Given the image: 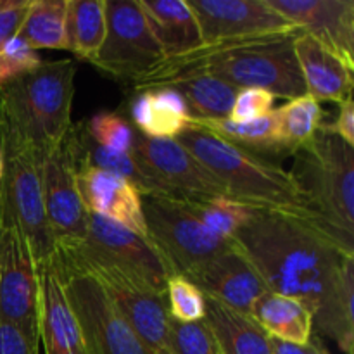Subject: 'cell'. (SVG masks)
I'll return each mask as SVG.
<instances>
[{
    "instance_id": "ac0fdd59",
    "label": "cell",
    "mask_w": 354,
    "mask_h": 354,
    "mask_svg": "<svg viewBox=\"0 0 354 354\" xmlns=\"http://www.w3.org/2000/svg\"><path fill=\"white\" fill-rule=\"evenodd\" d=\"M78 190L88 213L124 225L149 239L142 196L130 182L99 168L80 165Z\"/></svg>"
},
{
    "instance_id": "83f0119b",
    "label": "cell",
    "mask_w": 354,
    "mask_h": 354,
    "mask_svg": "<svg viewBox=\"0 0 354 354\" xmlns=\"http://www.w3.org/2000/svg\"><path fill=\"white\" fill-rule=\"evenodd\" d=\"M66 17L68 0H30L26 16L17 35L24 38L35 50H68Z\"/></svg>"
},
{
    "instance_id": "30bf717a",
    "label": "cell",
    "mask_w": 354,
    "mask_h": 354,
    "mask_svg": "<svg viewBox=\"0 0 354 354\" xmlns=\"http://www.w3.org/2000/svg\"><path fill=\"white\" fill-rule=\"evenodd\" d=\"M3 176L0 182V216L10 221L26 237L38 266L50 261L54 241L45 214L41 173L30 154L2 149Z\"/></svg>"
},
{
    "instance_id": "f1b7e54d",
    "label": "cell",
    "mask_w": 354,
    "mask_h": 354,
    "mask_svg": "<svg viewBox=\"0 0 354 354\" xmlns=\"http://www.w3.org/2000/svg\"><path fill=\"white\" fill-rule=\"evenodd\" d=\"M277 116L282 151L290 154H296L297 151L310 145L324 124V111L320 102L308 93L289 100L286 106L277 109Z\"/></svg>"
},
{
    "instance_id": "7402d4cb",
    "label": "cell",
    "mask_w": 354,
    "mask_h": 354,
    "mask_svg": "<svg viewBox=\"0 0 354 354\" xmlns=\"http://www.w3.org/2000/svg\"><path fill=\"white\" fill-rule=\"evenodd\" d=\"M130 116L138 133L147 138H178L192 124L189 109L171 86L142 90L130 106Z\"/></svg>"
},
{
    "instance_id": "d590c367",
    "label": "cell",
    "mask_w": 354,
    "mask_h": 354,
    "mask_svg": "<svg viewBox=\"0 0 354 354\" xmlns=\"http://www.w3.org/2000/svg\"><path fill=\"white\" fill-rule=\"evenodd\" d=\"M277 97L261 88H242L237 92L230 111L232 121H251L273 111Z\"/></svg>"
},
{
    "instance_id": "8fae6325",
    "label": "cell",
    "mask_w": 354,
    "mask_h": 354,
    "mask_svg": "<svg viewBox=\"0 0 354 354\" xmlns=\"http://www.w3.org/2000/svg\"><path fill=\"white\" fill-rule=\"evenodd\" d=\"M64 249L121 270L165 296L168 280L173 277L168 263L151 239L99 214L90 213L85 241Z\"/></svg>"
},
{
    "instance_id": "ab89813d",
    "label": "cell",
    "mask_w": 354,
    "mask_h": 354,
    "mask_svg": "<svg viewBox=\"0 0 354 354\" xmlns=\"http://www.w3.org/2000/svg\"><path fill=\"white\" fill-rule=\"evenodd\" d=\"M270 346H272L273 354H318L322 349L320 342L315 341H311L310 344L306 346H296L273 337H270Z\"/></svg>"
},
{
    "instance_id": "603a6c76",
    "label": "cell",
    "mask_w": 354,
    "mask_h": 354,
    "mask_svg": "<svg viewBox=\"0 0 354 354\" xmlns=\"http://www.w3.org/2000/svg\"><path fill=\"white\" fill-rule=\"evenodd\" d=\"M251 318L268 337L306 346L313 341V313L299 299L268 290L252 308Z\"/></svg>"
},
{
    "instance_id": "2e32d148",
    "label": "cell",
    "mask_w": 354,
    "mask_h": 354,
    "mask_svg": "<svg viewBox=\"0 0 354 354\" xmlns=\"http://www.w3.org/2000/svg\"><path fill=\"white\" fill-rule=\"evenodd\" d=\"M187 280L196 283L207 299L245 317H251L259 297L268 292L266 283L237 244L211 259Z\"/></svg>"
},
{
    "instance_id": "e0dca14e",
    "label": "cell",
    "mask_w": 354,
    "mask_h": 354,
    "mask_svg": "<svg viewBox=\"0 0 354 354\" xmlns=\"http://www.w3.org/2000/svg\"><path fill=\"white\" fill-rule=\"evenodd\" d=\"M272 9L354 68V0H266Z\"/></svg>"
},
{
    "instance_id": "60d3db41",
    "label": "cell",
    "mask_w": 354,
    "mask_h": 354,
    "mask_svg": "<svg viewBox=\"0 0 354 354\" xmlns=\"http://www.w3.org/2000/svg\"><path fill=\"white\" fill-rule=\"evenodd\" d=\"M10 78H12V75H10V73L7 71V69L3 68L2 64H0V86H2L3 83H6L7 80H10Z\"/></svg>"
},
{
    "instance_id": "b9f144b4",
    "label": "cell",
    "mask_w": 354,
    "mask_h": 354,
    "mask_svg": "<svg viewBox=\"0 0 354 354\" xmlns=\"http://www.w3.org/2000/svg\"><path fill=\"white\" fill-rule=\"evenodd\" d=\"M2 176H3V154H2V149H0V182H2Z\"/></svg>"
},
{
    "instance_id": "cb8c5ba5",
    "label": "cell",
    "mask_w": 354,
    "mask_h": 354,
    "mask_svg": "<svg viewBox=\"0 0 354 354\" xmlns=\"http://www.w3.org/2000/svg\"><path fill=\"white\" fill-rule=\"evenodd\" d=\"M354 258L346 259L334 289L317 313L313 330L327 335L346 354L354 349Z\"/></svg>"
},
{
    "instance_id": "8992f818",
    "label": "cell",
    "mask_w": 354,
    "mask_h": 354,
    "mask_svg": "<svg viewBox=\"0 0 354 354\" xmlns=\"http://www.w3.org/2000/svg\"><path fill=\"white\" fill-rule=\"evenodd\" d=\"M50 265L61 277L88 354H151L88 272L59 252Z\"/></svg>"
},
{
    "instance_id": "9a60e30c",
    "label": "cell",
    "mask_w": 354,
    "mask_h": 354,
    "mask_svg": "<svg viewBox=\"0 0 354 354\" xmlns=\"http://www.w3.org/2000/svg\"><path fill=\"white\" fill-rule=\"evenodd\" d=\"M203 47L299 31L266 0H187Z\"/></svg>"
},
{
    "instance_id": "f6af8a7d",
    "label": "cell",
    "mask_w": 354,
    "mask_h": 354,
    "mask_svg": "<svg viewBox=\"0 0 354 354\" xmlns=\"http://www.w3.org/2000/svg\"><path fill=\"white\" fill-rule=\"evenodd\" d=\"M318 354H328V353H327V351H325V349H324V348H322V349H320V353H318Z\"/></svg>"
},
{
    "instance_id": "277c9868",
    "label": "cell",
    "mask_w": 354,
    "mask_h": 354,
    "mask_svg": "<svg viewBox=\"0 0 354 354\" xmlns=\"http://www.w3.org/2000/svg\"><path fill=\"white\" fill-rule=\"evenodd\" d=\"M176 140L192 152L225 187L228 199L259 211H277L318 223L303 192L287 169L272 165L192 123Z\"/></svg>"
},
{
    "instance_id": "d6a6232c",
    "label": "cell",
    "mask_w": 354,
    "mask_h": 354,
    "mask_svg": "<svg viewBox=\"0 0 354 354\" xmlns=\"http://www.w3.org/2000/svg\"><path fill=\"white\" fill-rule=\"evenodd\" d=\"M166 303L171 320L182 324L206 320V296L185 277L173 275L166 286Z\"/></svg>"
},
{
    "instance_id": "7c38bea8",
    "label": "cell",
    "mask_w": 354,
    "mask_h": 354,
    "mask_svg": "<svg viewBox=\"0 0 354 354\" xmlns=\"http://www.w3.org/2000/svg\"><path fill=\"white\" fill-rule=\"evenodd\" d=\"M78 166L75 131L71 127L62 144L40 166L45 214L54 251L82 244L88 230L90 213L80 197Z\"/></svg>"
},
{
    "instance_id": "5bb4252c",
    "label": "cell",
    "mask_w": 354,
    "mask_h": 354,
    "mask_svg": "<svg viewBox=\"0 0 354 354\" xmlns=\"http://www.w3.org/2000/svg\"><path fill=\"white\" fill-rule=\"evenodd\" d=\"M2 220V216H0ZM40 266L26 237L10 221L2 220L0 242V318L38 339Z\"/></svg>"
},
{
    "instance_id": "f35d334b",
    "label": "cell",
    "mask_w": 354,
    "mask_h": 354,
    "mask_svg": "<svg viewBox=\"0 0 354 354\" xmlns=\"http://www.w3.org/2000/svg\"><path fill=\"white\" fill-rule=\"evenodd\" d=\"M320 131L328 135H335L346 142L348 145L354 147V102L353 99L344 100L339 104V113L332 123L322 124Z\"/></svg>"
},
{
    "instance_id": "e575fe53",
    "label": "cell",
    "mask_w": 354,
    "mask_h": 354,
    "mask_svg": "<svg viewBox=\"0 0 354 354\" xmlns=\"http://www.w3.org/2000/svg\"><path fill=\"white\" fill-rule=\"evenodd\" d=\"M41 62L44 61L38 55V50L30 47V44L19 35L0 45V64L12 75V78L17 75L33 71Z\"/></svg>"
},
{
    "instance_id": "52a82bcc",
    "label": "cell",
    "mask_w": 354,
    "mask_h": 354,
    "mask_svg": "<svg viewBox=\"0 0 354 354\" xmlns=\"http://www.w3.org/2000/svg\"><path fill=\"white\" fill-rule=\"evenodd\" d=\"M147 234L173 275L190 279L204 265L235 244L207 230L199 218L175 197H142Z\"/></svg>"
},
{
    "instance_id": "9c48e42d",
    "label": "cell",
    "mask_w": 354,
    "mask_h": 354,
    "mask_svg": "<svg viewBox=\"0 0 354 354\" xmlns=\"http://www.w3.org/2000/svg\"><path fill=\"white\" fill-rule=\"evenodd\" d=\"M97 280L124 320L151 354L168 351L169 313L165 294H159L121 270L85 258L71 249H55Z\"/></svg>"
},
{
    "instance_id": "836d02e7",
    "label": "cell",
    "mask_w": 354,
    "mask_h": 354,
    "mask_svg": "<svg viewBox=\"0 0 354 354\" xmlns=\"http://www.w3.org/2000/svg\"><path fill=\"white\" fill-rule=\"evenodd\" d=\"M169 354H221L216 337L206 320L182 324L169 318Z\"/></svg>"
},
{
    "instance_id": "484cf974",
    "label": "cell",
    "mask_w": 354,
    "mask_h": 354,
    "mask_svg": "<svg viewBox=\"0 0 354 354\" xmlns=\"http://www.w3.org/2000/svg\"><path fill=\"white\" fill-rule=\"evenodd\" d=\"M171 86L183 97L192 123L223 120L230 116L239 90L209 75H190L171 80Z\"/></svg>"
},
{
    "instance_id": "6da1fadb",
    "label": "cell",
    "mask_w": 354,
    "mask_h": 354,
    "mask_svg": "<svg viewBox=\"0 0 354 354\" xmlns=\"http://www.w3.org/2000/svg\"><path fill=\"white\" fill-rule=\"evenodd\" d=\"M234 242L259 273L268 290L294 297L317 313L334 289L346 252L311 220L252 209Z\"/></svg>"
},
{
    "instance_id": "4fadbf2b",
    "label": "cell",
    "mask_w": 354,
    "mask_h": 354,
    "mask_svg": "<svg viewBox=\"0 0 354 354\" xmlns=\"http://www.w3.org/2000/svg\"><path fill=\"white\" fill-rule=\"evenodd\" d=\"M131 154L162 187L166 197L185 203H206L227 197L225 187L176 138H147L137 131Z\"/></svg>"
},
{
    "instance_id": "7bdbcfd3",
    "label": "cell",
    "mask_w": 354,
    "mask_h": 354,
    "mask_svg": "<svg viewBox=\"0 0 354 354\" xmlns=\"http://www.w3.org/2000/svg\"><path fill=\"white\" fill-rule=\"evenodd\" d=\"M9 2H10V0H0V10H2L3 7H6Z\"/></svg>"
},
{
    "instance_id": "7a4b0ae2",
    "label": "cell",
    "mask_w": 354,
    "mask_h": 354,
    "mask_svg": "<svg viewBox=\"0 0 354 354\" xmlns=\"http://www.w3.org/2000/svg\"><path fill=\"white\" fill-rule=\"evenodd\" d=\"M297 33L299 31L199 47L165 61L152 75L133 83V88H159L180 76L209 75L237 90L261 88L273 93L277 99H297L306 95L294 52Z\"/></svg>"
},
{
    "instance_id": "f546056e",
    "label": "cell",
    "mask_w": 354,
    "mask_h": 354,
    "mask_svg": "<svg viewBox=\"0 0 354 354\" xmlns=\"http://www.w3.org/2000/svg\"><path fill=\"white\" fill-rule=\"evenodd\" d=\"M196 124L207 128L214 135L245 149V151L252 152V149L256 151H282L277 109H273L266 116L251 121H232L230 118H223V120Z\"/></svg>"
},
{
    "instance_id": "8d00e7d4",
    "label": "cell",
    "mask_w": 354,
    "mask_h": 354,
    "mask_svg": "<svg viewBox=\"0 0 354 354\" xmlns=\"http://www.w3.org/2000/svg\"><path fill=\"white\" fill-rule=\"evenodd\" d=\"M40 341L0 318V354H38Z\"/></svg>"
},
{
    "instance_id": "bcb514c9",
    "label": "cell",
    "mask_w": 354,
    "mask_h": 354,
    "mask_svg": "<svg viewBox=\"0 0 354 354\" xmlns=\"http://www.w3.org/2000/svg\"><path fill=\"white\" fill-rule=\"evenodd\" d=\"M156 354H169L168 351H161V353H156Z\"/></svg>"
},
{
    "instance_id": "ee69618b",
    "label": "cell",
    "mask_w": 354,
    "mask_h": 354,
    "mask_svg": "<svg viewBox=\"0 0 354 354\" xmlns=\"http://www.w3.org/2000/svg\"><path fill=\"white\" fill-rule=\"evenodd\" d=\"M0 242H2V220H0Z\"/></svg>"
},
{
    "instance_id": "4dcf8cb0",
    "label": "cell",
    "mask_w": 354,
    "mask_h": 354,
    "mask_svg": "<svg viewBox=\"0 0 354 354\" xmlns=\"http://www.w3.org/2000/svg\"><path fill=\"white\" fill-rule=\"evenodd\" d=\"M185 203V201H183ZM187 207L201 220V223L223 241H234L235 234L251 216V207L221 197L206 203H185Z\"/></svg>"
},
{
    "instance_id": "d4e9b609",
    "label": "cell",
    "mask_w": 354,
    "mask_h": 354,
    "mask_svg": "<svg viewBox=\"0 0 354 354\" xmlns=\"http://www.w3.org/2000/svg\"><path fill=\"white\" fill-rule=\"evenodd\" d=\"M206 322L221 354H273L268 334L251 317L235 313L207 297Z\"/></svg>"
},
{
    "instance_id": "74e56055",
    "label": "cell",
    "mask_w": 354,
    "mask_h": 354,
    "mask_svg": "<svg viewBox=\"0 0 354 354\" xmlns=\"http://www.w3.org/2000/svg\"><path fill=\"white\" fill-rule=\"evenodd\" d=\"M28 6H30V0H10L0 10V45H3L7 40L19 33Z\"/></svg>"
},
{
    "instance_id": "5b68a950",
    "label": "cell",
    "mask_w": 354,
    "mask_h": 354,
    "mask_svg": "<svg viewBox=\"0 0 354 354\" xmlns=\"http://www.w3.org/2000/svg\"><path fill=\"white\" fill-rule=\"evenodd\" d=\"M294 156L289 173L318 225L354 254V147L318 131L313 142Z\"/></svg>"
},
{
    "instance_id": "3957f363",
    "label": "cell",
    "mask_w": 354,
    "mask_h": 354,
    "mask_svg": "<svg viewBox=\"0 0 354 354\" xmlns=\"http://www.w3.org/2000/svg\"><path fill=\"white\" fill-rule=\"evenodd\" d=\"M76 66L41 62L0 86V149H17L38 166L62 144L71 123Z\"/></svg>"
},
{
    "instance_id": "1f68e13d",
    "label": "cell",
    "mask_w": 354,
    "mask_h": 354,
    "mask_svg": "<svg viewBox=\"0 0 354 354\" xmlns=\"http://www.w3.org/2000/svg\"><path fill=\"white\" fill-rule=\"evenodd\" d=\"M86 135L100 147L109 151L131 154L135 142V130L121 114L118 113H99L90 118L88 123L83 124Z\"/></svg>"
},
{
    "instance_id": "d6986e66",
    "label": "cell",
    "mask_w": 354,
    "mask_h": 354,
    "mask_svg": "<svg viewBox=\"0 0 354 354\" xmlns=\"http://www.w3.org/2000/svg\"><path fill=\"white\" fill-rule=\"evenodd\" d=\"M38 337L45 354H88L82 327L50 261L40 266Z\"/></svg>"
},
{
    "instance_id": "ffe728a7",
    "label": "cell",
    "mask_w": 354,
    "mask_h": 354,
    "mask_svg": "<svg viewBox=\"0 0 354 354\" xmlns=\"http://www.w3.org/2000/svg\"><path fill=\"white\" fill-rule=\"evenodd\" d=\"M294 52L308 95L317 102L328 100L341 104L353 99L354 68L339 55L301 31L294 38Z\"/></svg>"
},
{
    "instance_id": "4316f807",
    "label": "cell",
    "mask_w": 354,
    "mask_h": 354,
    "mask_svg": "<svg viewBox=\"0 0 354 354\" xmlns=\"http://www.w3.org/2000/svg\"><path fill=\"white\" fill-rule=\"evenodd\" d=\"M106 30V0H68V50L90 62L102 47Z\"/></svg>"
},
{
    "instance_id": "ba28073f",
    "label": "cell",
    "mask_w": 354,
    "mask_h": 354,
    "mask_svg": "<svg viewBox=\"0 0 354 354\" xmlns=\"http://www.w3.org/2000/svg\"><path fill=\"white\" fill-rule=\"evenodd\" d=\"M107 30L92 64L128 83L152 75L165 62L138 0H106Z\"/></svg>"
},
{
    "instance_id": "44dd1931",
    "label": "cell",
    "mask_w": 354,
    "mask_h": 354,
    "mask_svg": "<svg viewBox=\"0 0 354 354\" xmlns=\"http://www.w3.org/2000/svg\"><path fill=\"white\" fill-rule=\"evenodd\" d=\"M161 45L165 61L203 47L199 24L187 0H138Z\"/></svg>"
}]
</instances>
